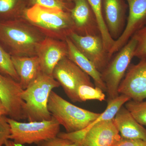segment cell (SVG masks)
I'll return each instance as SVG.
<instances>
[{
	"mask_svg": "<svg viewBox=\"0 0 146 146\" xmlns=\"http://www.w3.org/2000/svg\"><path fill=\"white\" fill-rule=\"evenodd\" d=\"M46 36L25 19L0 21V44L11 56H33Z\"/></svg>",
	"mask_w": 146,
	"mask_h": 146,
	"instance_id": "obj_1",
	"label": "cell"
},
{
	"mask_svg": "<svg viewBox=\"0 0 146 146\" xmlns=\"http://www.w3.org/2000/svg\"><path fill=\"white\" fill-rule=\"evenodd\" d=\"M24 18L46 37L66 41L75 32L70 11L35 5L25 11Z\"/></svg>",
	"mask_w": 146,
	"mask_h": 146,
	"instance_id": "obj_2",
	"label": "cell"
},
{
	"mask_svg": "<svg viewBox=\"0 0 146 146\" xmlns=\"http://www.w3.org/2000/svg\"><path fill=\"white\" fill-rule=\"evenodd\" d=\"M59 83L52 76L42 72L21 94L25 102L23 108L25 119L29 122L49 120L52 116L48 110L51 92L60 87Z\"/></svg>",
	"mask_w": 146,
	"mask_h": 146,
	"instance_id": "obj_3",
	"label": "cell"
},
{
	"mask_svg": "<svg viewBox=\"0 0 146 146\" xmlns=\"http://www.w3.org/2000/svg\"><path fill=\"white\" fill-rule=\"evenodd\" d=\"M48 107L51 115L67 133L82 130L100 115L73 104L53 91L50 94Z\"/></svg>",
	"mask_w": 146,
	"mask_h": 146,
	"instance_id": "obj_4",
	"label": "cell"
},
{
	"mask_svg": "<svg viewBox=\"0 0 146 146\" xmlns=\"http://www.w3.org/2000/svg\"><path fill=\"white\" fill-rule=\"evenodd\" d=\"M10 127L9 139L17 143L37 144L58 137L60 125L52 117L51 119L39 121L21 122L9 117L7 119Z\"/></svg>",
	"mask_w": 146,
	"mask_h": 146,
	"instance_id": "obj_5",
	"label": "cell"
},
{
	"mask_svg": "<svg viewBox=\"0 0 146 146\" xmlns=\"http://www.w3.org/2000/svg\"><path fill=\"white\" fill-rule=\"evenodd\" d=\"M136 44V39L131 37L123 47L112 56L101 73L106 86L107 101L115 99L120 95L118 92L119 86L134 57Z\"/></svg>",
	"mask_w": 146,
	"mask_h": 146,
	"instance_id": "obj_6",
	"label": "cell"
},
{
	"mask_svg": "<svg viewBox=\"0 0 146 146\" xmlns=\"http://www.w3.org/2000/svg\"><path fill=\"white\" fill-rule=\"evenodd\" d=\"M58 137L78 146H115L121 138L113 119L100 122L84 133L60 132Z\"/></svg>",
	"mask_w": 146,
	"mask_h": 146,
	"instance_id": "obj_7",
	"label": "cell"
},
{
	"mask_svg": "<svg viewBox=\"0 0 146 146\" xmlns=\"http://www.w3.org/2000/svg\"><path fill=\"white\" fill-rule=\"evenodd\" d=\"M52 76L62 86L68 98L74 103L78 102L76 95L78 85L92 82L91 77L68 57L58 62L54 70Z\"/></svg>",
	"mask_w": 146,
	"mask_h": 146,
	"instance_id": "obj_8",
	"label": "cell"
},
{
	"mask_svg": "<svg viewBox=\"0 0 146 146\" xmlns=\"http://www.w3.org/2000/svg\"><path fill=\"white\" fill-rule=\"evenodd\" d=\"M69 38L79 50L101 73L110 59L101 36H82L73 32Z\"/></svg>",
	"mask_w": 146,
	"mask_h": 146,
	"instance_id": "obj_9",
	"label": "cell"
},
{
	"mask_svg": "<svg viewBox=\"0 0 146 146\" xmlns=\"http://www.w3.org/2000/svg\"><path fill=\"white\" fill-rule=\"evenodd\" d=\"M128 15L125 27L108 52L110 58L129 41L136 32L146 25V0H125Z\"/></svg>",
	"mask_w": 146,
	"mask_h": 146,
	"instance_id": "obj_10",
	"label": "cell"
},
{
	"mask_svg": "<svg viewBox=\"0 0 146 146\" xmlns=\"http://www.w3.org/2000/svg\"><path fill=\"white\" fill-rule=\"evenodd\" d=\"M118 92L135 101L146 99V59H141L137 64H130Z\"/></svg>",
	"mask_w": 146,
	"mask_h": 146,
	"instance_id": "obj_11",
	"label": "cell"
},
{
	"mask_svg": "<svg viewBox=\"0 0 146 146\" xmlns=\"http://www.w3.org/2000/svg\"><path fill=\"white\" fill-rule=\"evenodd\" d=\"M23 90L19 82L0 74V99L7 110L8 117L16 121L25 119V103L21 97Z\"/></svg>",
	"mask_w": 146,
	"mask_h": 146,
	"instance_id": "obj_12",
	"label": "cell"
},
{
	"mask_svg": "<svg viewBox=\"0 0 146 146\" xmlns=\"http://www.w3.org/2000/svg\"><path fill=\"white\" fill-rule=\"evenodd\" d=\"M68 46L66 41L46 37L36 50L43 74L52 76L55 67L60 60L68 57Z\"/></svg>",
	"mask_w": 146,
	"mask_h": 146,
	"instance_id": "obj_13",
	"label": "cell"
},
{
	"mask_svg": "<svg viewBox=\"0 0 146 146\" xmlns=\"http://www.w3.org/2000/svg\"><path fill=\"white\" fill-rule=\"evenodd\" d=\"M70 13L75 33L82 36L101 35L96 18L86 0H74Z\"/></svg>",
	"mask_w": 146,
	"mask_h": 146,
	"instance_id": "obj_14",
	"label": "cell"
},
{
	"mask_svg": "<svg viewBox=\"0 0 146 146\" xmlns=\"http://www.w3.org/2000/svg\"><path fill=\"white\" fill-rule=\"evenodd\" d=\"M105 22L110 36L117 40L122 33L128 9L125 0H102Z\"/></svg>",
	"mask_w": 146,
	"mask_h": 146,
	"instance_id": "obj_15",
	"label": "cell"
},
{
	"mask_svg": "<svg viewBox=\"0 0 146 146\" xmlns=\"http://www.w3.org/2000/svg\"><path fill=\"white\" fill-rule=\"evenodd\" d=\"M113 120L122 138L146 141V129L135 119L124 106L119 109Z\"/></svg>",
	"mask_w": 146,
	"mask_h": 146,
	"instance_id": "obj_16",
	"label": "cell"
},
{
	"mask_svg": "<svg viewBox=\"0 0 146 146\" xmlns=\"http://www.w3.org/2000/svg\"><path fill=\"white\" fill-rule=\"evenodd\" d=\"M14 68L18 74L19 83L26 89L42 73L39 58L33 56H11Z\"/></svg>",
	"mask_w": 146,
	"mask_h": 146,
	"instance_id": "obj_17",
	"label": "cell"
},
{
	"mask_svg": "<svg viewBox=\"0 0 146 146\" xmlns=\"http://www.w3.org/2000/svg\"><path fill=\"white\" fill-rule=\"evenodd\" d=\"M66 41L68 46V58L92 78L95 86L106 92V86L102 79L101 73L93 63L79 50L69 37L67 38Z\"/></svg>",
	"mask_w": 146,
	"mask_h": 146,
	"instance_id": "obj_18",
	"label": "cell"
},
{
	"mask_svg": "<svg viewBox=\"0 0 146 146\" xmlns=\"http://www.w3.org/2000/svg\"><path fill=\"white\" fill-rule=\"evenodd\" d=\"M91 6L96 18L100 33L106 50L108 52L112 48L115 40L110 36L105 22L103 11L102 0H86Z\"/></svg>",
	"mask_w": 146,
	"mask_h": 146,
	"instance_id": "obj_19",
	"label": "cell"
},
{
	"mask_svg": "<svg viewBox=\"0 0 146 146\" xmlns=\"http://www.w3.org/2000/svg\"><path fill=\"white\" fill-rule=\"evenodd\" d=\"M104 91L95 86L92 82L81 84L76 89V95L78 102L97 100L100 102L106 100V96Z\"/></svg>",
	"mask_w": 146,
	"mask_h": 146,
	"instance_id": "obj_20",
	"label": "cell"
},
{
	"mask_svg": "<svg viewBox=\"0 0 146 146\" xmlns=\"http://www.w3.org/2000/svg\"><path fill=\"white\" fill-rule=\"evenodd\" d=\"M0 74L19 82L20 78L16 72L11 56L0 44Z\"/></svg>",
	"mask_w": 146,
	"mask_h": 146,
	"instance_id": "obj_21",
	"label": "cell"
},
{
	"mask_svg": "<svg viewBox=\"0 0 146 146\" xmlns=\"http://www.w3.org/2000/svg\"><path fill=\"white\" fill-rule=\"evenodd\" d=\"M124 106L139 124L146 126V100L141 102L130 100Z\"/></svg>",
	"mask_w": 146,
	"mask_h": 146,
	"instance_id": "obj_22",
	"label": "cell"
},
{
	"mask_svg": "<svg viewBox=\"0 0 146 146\" xmlns=\"http://www.w3.org/2000/svg\"><path fill=\"white\" fill-rule=\"evenodd\" d=\"M19 0H0V21L19 18L17 13Z\"/></svg>",
	"mask_w": 146,
	"mask_h": 146,
	"instance_id": "obj_23",
	"label": "cell"
},
{
	"mask_svg": "<svg viewBox=\"0 0 146 146\" xmlns=\"http://www.w3.org/2000/svg\"><path fill=\"white\" fill-rule=\"evenodd\" d=\"M132 37L137 42L134 57L140 60L146 59V25L136 32Z\"/></svg>",
	"mask_w": 146,
	"mask_h": 146,
	"instance_id": "obj_24",
	"label": "cell"
},
{
	"mask_svg": "<svg viewBox=\"0 0 146 146\" xmlns=\"http://www.w3.org/2000/svg\"><path fill=\"white\" fill-rule=\"evenodd\" d=\"M33 5H38L48 7H56L70 11L71 8L69 4L62 0H31Z\"/></svg>",
	"mask_w": 146,
	"mask_h": 146,
	"instance_id": "obj_25",
	"label": "cell"
},
{
	"mask_svg": "<svg viewBox=\"0 0 146 146\" xmlns=\"http://www.w3.org/2000/svg\"><path fill=\"white\" fill-rule=\"evenodd\" d=\"M7 119L6 116L0 117V146H3L9 140L10 127Z\"/></svg>",
	"mask_w": 146,
	"mask_h": 146,
	"instance_id": "obj_26",
	"label": "cell"
},
{
	"mask_svg": "<svg viewBox=\"0 0 146 146\" xmlns=\"http://www.w3.org/2000/svg\"><path fill=\"white\" fill-rule=\"evenodd\" d=\"M115 146H146V141L140 139L121 138Z\"/></svg>",
	"mask_w": 146,
	"mask_h": 146,
	"instance_id": "obj_27",
	"label": "cell"
},
{
	"mask_svg": "<svg viewBox=\"0 0 146 146\" xmlns=\"http://www.w3.org/2000/svg\"><path fill=\"white\" fill-rule=\"evenodd\" d=\"M63 141V138L57 137L53 139L43 141L36 145L37 146H61Z\"/></svg>",
	"mask_w": 146,
	"mask_h": 146,
	"instance_id": "obj_28",
	"label": "cell"
},
{
	"mask_svg": "<svg viewBox=\"0 0 146 146\" xmlns=\"http://www.w3.org/2000/svg\"><path fill=\"white\" fill-rule=\"evenodd\" d=\"M4 116H7V110L0 99V117Z\"/></svg>",
	"mask_w": 146,
	"mask_h": 146,
	"instance_id": "obj_29",
	"label": "cell"
},
{
	"mask_svg": "<svg viewBox=\"0 0 146 146\" xmlns=\"http://www.w3.org/2000/svg\"><path fill=\"white\" fill-rule=\"evenodd\" d=\"M61 146H78L76 144L73 143L68 139H63Z\"/></svg>",
	"mask_w": 146,
	"mask_h": 146,
	"instance_id": "obj_30",
	"label": "cell"
},
{
	"mask_svg": "<svg viewBox=\"0 0 146 146\" xmlns=\"http://www.w3.org/2000/svg\"><path fill=\"white\" fill-rule=\"evenodd\" d=\"M3 146H24L23 145H21V144H18L15 143L12 140H8L7 141L6 143Z\"/></svg>",
	"mask_w": 146,
	"mask_h": 146,
	"instance_id": "obj_31",
	"label": "cell"
},
{
	"mask_svg": "<svg viewBox=\"0 0 146 146\" xmlns=\"http://www.w3.org/2000/svg\"><path fill=\"white\" fill-rule=\"evenodd\" d=\"M63 1L65 2V3L70 4V3L72 2H74V0H63Z\"/></svg>",
	"mask_w": 146,
	"mask_h": 146,
	"instance_id": "obj_32",
	"label": "cell"
},
{
	"mask_svg": "<svg viewBox=\"0 0 146 146\" xmlns=\"http://www.w3.org/2000/svg\"><path fill=\"white\" fill-rule=\"evenodd\" d=\"M62 1H63V0H62Z\"/></svg>",
	"mask_w": 146,
	"mask_h": 146,
	"instance_id": "obj_33",
	"label": "cell"
}]
</instances>
